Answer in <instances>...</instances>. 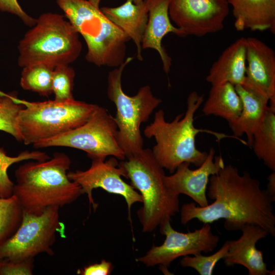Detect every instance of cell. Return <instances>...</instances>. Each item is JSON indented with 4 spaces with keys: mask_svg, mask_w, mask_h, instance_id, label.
I'll return each instance as SVG.
<instances>
[{
    "mask_svg": "<svg viewBox=\"0 0 275 275\" xmlns=\"http://www.w3.org/2000/svg\"><path fill=\"white\" fill-rule=\"evenodd\" d=\"M245 78L243 84L269 99L268 106L275 110V53L260 39L246 38Z\"/></svg>",
    "mask_w": 275,
    "mask_h": 275,
    "instance_id": "15",
    "label": "cell"
},
{
    "mask_svg": "<svg viewBox=\"0 0 275 275\" xmlns=\"http://www.w3.org/2000/svg\"><path fill=\"white\" fill-rule=\"evenodd\" d=\"M241 231L242 235L238 239L230 240L228 253L223 259L226 266L242 265L248 269L249 275H274V269H267L262 252L256 246L268 233L255 225H246Z\"/></svg>",
    "mask_w": 275,
    "mask_h": 275,
    "instance_id": "16",
    "label": "cell"
},
{
    "mask_svg": "<svg viewBox=\"0 0 275 275\" xmlns=\"http://www.w3.org/2000/svg\"><path fill=\"white\" fill-rule=\"evenodd\" d=\"M117 132L114 117L105 108L98 105L82 125L40 141L33 146L36 149L67 147L85 151L91 159L105 160L106 157L112 156L123 160L125 155L118 142Z\"/></svg>",
    "mask_w": 275,
    "mask_h": 275,
    "instance_id": "9",
    "label": "cell"
},
{
    "mask_svg": "<svg viewBox=\"0 0 275 275\" xmlns=\"http://www.w3.org/2000/svg\"><path fill=\"white\" fill-rule=\"evenodd\" d=\"M0 11L16 15L29 26H34L37 21L23 10L18 0H0Z\"/></svg>",
    "mask_w": 275,
    "mask_h": 275,
    "instance_id": "31",
    "label": "cell"
},
{
    "mask_svg": "<svg viewBox=\"0 0 275 275\" xmlns=\"http://www.w3.org/2000/svg\"><path fill=\"white\" fill-rule=\"evenodd\" d=\"M81 49L79 34L72 24L62 15L45 13L19 41L18 64L22 68L39 63L69 65Z\"/></svg>",
    "mask_w": 275,
    "mask_h": 275,
    "instance_id": "6",
    "label": "cell"
},
{
    "mask_svg": "<svg viewBox=\"0 0 275 275\" xmlns=\"http://www.w3.org/2000/svg\"><path fill=\"white\" fill-rule=\"evenodd\" d=\"M251 148L259 159L275 171V110L269 106L262 124L253 135Z\"/></svg>",
    "mask_w": 275,
    "mask_h": 275,
    "instance_id": "23",
    "label": "cell"
},
{
    "mask_svg": "<svg viewBox=\"0 0 275 275\" xmlns=\"http://www.w3.org/2000/svg\"><path fill=\"white\" fill-rule=\"evenodd\" d=\"M267 184L266 191L269 195V196L273 199L274 202L275 201V171L270 174L267 178Z\"/></svg>",
    "mask_w": 275,
    "mask_h": 275,
    "instance_id": "33",
    "label": "cell"
},
{
    "mask_svg": "<svg viewBox=\"0 0 275 275\" xmlns=\"http://www.w3.org/2000/svg\"><path fill=\"white\" fill-rule=\"evenodd\" d=\"M159 228L160 233L166 236L163 243L158 246L153 245L137 261L147 267L158 265L162 270L167 269L171 263L179 257L212 252L219 240L217 235L212 233L209 224H205L200 229L187 233L174 230L170 221Z\"/></svg>",
    "mask_w": 275,
    "mask_h": 275,
    "instance_id": "11",
    "label": "cell"
},
{
    "mask_svg": "<svg viewBox=\"0 0 275 275\" xmlns=\"http://www.w3.org/2000/svg\"><path fill=\"white\" fill-rule=\"evenodd\" d=\"M23 211L13 195L7 198L0 197V244L11 237L20 226Z\"/></svg>",
    "mask_w": 275,
    "mask_h": 275,
    "instance_id": "25",
    "label": "cell"
},
{
    "mask_svg": "<svg viewBox=\"0 0 275 275\" xmlns=\"http://www.w3.org/2000/svg\"><path fill=\"white\" fill-rule=\"evenodd\" d=\"M132 60V57L126 58L123 64L109 72L107 77V94L116 107L114 118L118 129L117 140L125 158L143 149L140 126L148 121L162 102L153 95L148 85L140 88L132 96L124 93L122 87V75L124 68Z\"/></svg>",
    "mask_w": 275,
    "mask_h": 275,
    "instance_id": "8",
    "label": "cell"
},
{
    "mask_svg": "<svg viewBox=\"0 0 275 275\" xmlns=\"http://www.w3.org/2000/svg\"><path fill=\"white\" fill-rule=\"evenodd\" d=\"M123 177L142 197L143 206L137 211L142 231L152 232L179 212V195L166 186L163 168L154 157L150 149L126 158L118 163Z\"/></svg>",
    "mask_w": 275,
    "mask_h": 275,
    "instance_id": "4",
    "label": "cell"
},
{
    "mask_svg": "<svg viewBox=\"0 0 275 275\" xmlns=\"http://www.w3.org/2000/svg\"><path fill=\"white\" fill-rule=\"evenodd\" d=\"M148 9V18L142 41V49L151 48L158 53L166 74L170 71L171 58L162 44L163 37L169 33L179 37L186 35L171 22L169 14V0H145Z\"/></svg>",
    "mask_w": 275,
    "mask_h": 275,
    "instance_id": "17",
    "label": "cell"
},
{
    "mask_svg": "<svg viewBox=\"0 0 275 275\" xmlns=\"http://www.w3.org/2000/svg\"><path fill=\"white\" fill-rule=\"evenodd\" d=\"M117 158L111 157L106 161L92 159L90 167L85 171L68 172V178L77 183L82 194H87L90 205L95 211L98 204L93 198L92 191L101 188L106 191L122 196L127 205L129 219L131 224L130 209L136 202L142 203V197L131 185L121 178L123 173Z\"/></svg>",
    "mask_w": 275,
    "mask_h": 275,
    "instance_id": "13",
    "label": "cell"
},
{
    "mask_svg": "<svg viewBox=\"0 0 275 275\" xmlns=\"http://www.w3.org/2000/svg\"><path fill=\"white\" fill-rule=\"evenodd\" d=\"M75 73L69 65H60L55 67L52 74V93L57 101L73 99V89Z\"/></svg>",
    "mask_w": 275,
    "mask_h": 275,
    "instance_id": "28",
    "label": "cell"
},
{
    "mask_svg": "<svg viewBox=\"0 0 275 275\" xmlns=\"http://www.w3.org/2000/svg\"><path fill=\"white\" fill-rule=\"evenodd\" d=\"M242 104L241 112L237 119L229 123L233 135L238 139L244 134L247 146L251 147L253 135L260 128L268 108L267 97L244 85L235 86Z\"/></svg>",
    "mask_w": 275,
    "mask_h": 275,
    "instance_id": "18",
    "label": "cell"
},
{
    "mask_svg": "<svg viewBox=\"0 0 275 275\" xmlns=\"http://www.w3.org/2000/svg\"><path fill=\"white\" fill-rule=\"evenodd\" d=\"M92 4L97 7H99L100 2L102 0H89Z\"/></svg>",
    "mask_w": 275,
    "mask_h": 275,
    "instance_id": "34",
    "label": "cell"
},
{
    "mask_svg": "<svg viewBox=\"0 0 275 275\" xmlns=\"http://www.w3.org/2000/svg\"><path fill=\"white\" fill-rule=\"evenodd\" d=\"M227 0H169V14L186 36L200 37L221 31L229 14Z\"/></svg>",
    "mask_w": 275,
    "mask_h": 275,
    "instance_id": "12",
    "label": "cell"
},
{
    "mask_svg": "<svg viewBox=\"0 0 275 275\" xmlns=\"http://www.w3.org/2000/svg\"><path fill=\"white\" fill-rule=\"evenodd\" d=\"M112 263L102 260L99 263L90 264L78 270L77 273L81 275H109L113 270Z\"/></svg>",
    "mask_w": 275,
    "mask_h": 275,
    "instance_id": "32",
    "label": "cell"
},
{
    "mask_svg": "<svg viewBox=\"0 0 275 275\" xmlns=\"http://www.w3.org/2000/svg\"><path fill=\"white\" fill-rule=\"evenodd\" d=\"M206 195L213 202L205 207L194 202L183 204L180 221L186 225L193 219L211 224L224 219L228 231L241 230L246 225H257L275 236L274 202L260 182L247 171L240 175L237 168L225 165L209 178Z\"/></svg>",
    "mask_w": 275,
    "mask_h": 275,
    "instance_id": "1",
    "label": "cell"
},
{
    "mask_svg": "<svg viewBox=\"0 0 275 275\" xmlns=\"http://www.w3.org/2000/svg\"><path fill=\"white\" fill-rule=\"evenodd\" d=\"M100 10L110 21L133 41L136 47L138 59L142 61V41L148 18L146 1L136 5L132 0H126L119 6L103 7Z\"/></svg>",
    "mask_w": 275,
    "mask_h": 275,
    "instance_id": "20",
    "label": "cell"
},
{
    "mask_svg": "<svg viewBox=\"0 0 275 275\" xmlns=\"http://www.w3.org/2000/svg\"><path fill=\"white\" fill-rule=\"evenodd\" d=\"M24 107L21 100L11 94H8L0 101V130L11 134L18 142H22V138L17 118Z\"/></svg>",
    "mask_w": 275,
    "mask_h": 275,
    "instance_id": "27",
    "label": "cell"
},
{
    "mask_svg": "<svg viewBox=\"0 0 275 275\" xmlns=\"http://www.w3.org/2000/svg\"><path fill=\"white\" fill-rule=\"evenodd\" d=\"M55 67L47 64L39 63L22 68L20 80L21 88L48 97L52 93L51 84Z\"/></svg>",
    "mask_w": 275,
    "mask_h": 275,
    "instance_id": "24",
    "label": "cell"
},
{
    "mask_svg": "<svg viewBox=\"0 0 275 275\" xmlns=\"http://www.w3.org/2000/svg\"><path fill=\"white\" fill-rule=\"evenodd\" d=\"M8 94H6L0 91V101L3 99V97L7 96Z\"/></svg>",
    "mask_w": 275,
    "mask_h": 275,
    "instance_id": "35",
    "label": "cell"
},
{
    "mask_svg": "<svg viewBox=\"0 0 275 275\" xmlns=\"http://www.w3.org/2000/svg\"><path fill=\"white\" fill-rule=\"evenodd\" d=\"M230 244V240H227L223 246L214 254L203 256H184L180 261V265L184 267H191L200 275H211L214 268L218 261L223 259L227 255Z\"/></svg>",
    "mask_w": 275,
    "mask_h": 275,
    "instance_id": "29",
    "label": "cell"
},
{
    "mask_svg": "<svg viewBox=\"0 0 275 275\" xmlns=\"http://www.w3.org/2000/svg\"><path fill=\"white\" fill-rule=\"evenodd\" d=\"M71 164L66 154L56 152L47 160L25 162L16 170L13 195L23 212L38 215L49 207L70 204L82 195L80 186L68 177Z\"/></svg>",
    "mask_w": 275,
    "mask_h": 275,
    "instance_id": "2",
    "label": "cell"
},
{
    "mask_svg": "<svg viewBox=\"0 0 275 275\" xmlns=\"http://www.w3.org/2000/svg\"><path fill=\"white\" fill-rule=\"evenodd\" d=\"M144 0H132L133 3L136 5L141 4Z\"/></svg>",
    "mask_w": 275,
    "mask_h": 275,
    "instance_id": "36",
    "label": "cell"
},
{
    "mask_svg": "<svg viewBox=\"0 0 275 275\" xmlns=\"http://www.w3.org/2000/svg\"><path fill=\"white\" fill-rule=\"evenodd\" d=\"M203 101V95L193 91L187 97L184 116L183 114H179L172 121L167 122L163 111L159 109L155 113L153 122L144 130L146 138H153L155 140L156 144L151 150L154 157L163 169L171 174L183 162H188L198 167L204 161L208 152L201 151L197 148L196 144V136L201 132L215 136L217 141L232 138L241 143L243 142L234 135L195 127V114Z\"/></svg>",
    "mask_w": 275,
    "mask_h": 275,
    "instance_id": "3",
    "label": "cell"
},
{
    "mask_svg": "<svg viewBox=\"0 0 275 275\" xmlns=\"http://www.w3.org/2000/svg\"><path fill=\"white\" fill-rule=\"evenodd\" d=\"M17 125L28 145L74 129L85 123L98 105L72 99L30 102L21 100Z\"/></svg>",
    "mask_w": 275,
    "mask_h": 275,
    "instance_id": "7",
    "label": "cell"
},
{
    "mask_svg": "<svg viewBox=\"0 0 275 275\" xmlns=\"http://www.w3.org/2000/svg\"><path fill=\"white\" fill-rule=\"evenodd\" d=\"M59 206H51L36 215L23 212L21 223L14 234L0 244V259L34 258L41 253L54 255L52 246L62 228Z\"/></svg>",
    "mask_w": 275,
    "mask_h": 275,
    "instance_id": "10",
    "label": "cell"
},
{
    "mask_svg": "<svg viewBox=\"0 0 275 275\" xmlns=\"http://www.w3.org/2000/svg\"><path fill=\"white\" fill-rule=\"evenodd\" d=\"M68 21L85 40L86 60L98 66L117 67L126 59L130 40L89 0H57Z\"/></svg>",
    "mask_w": 275,
    "mask_h": 275,
    "instance_id": "5",
    "label": "cell"
},
{
    "mask_svg": "<svg viewBox=\"0 0 275 275\" xmlns=\"http://www.w3.org/2000/svg\"><path fill=\"white\" fill-rule=\"evenodd\" d=\"M246 38L241 37L227 47L212 65L206 81L212 86L229 82L242 85L245 78Z\"/></svg>",
    "mask_w": 275,
    "mask_h": 275,
    "instance_id": "19",
    "label": "cell"
},
{
    "mask_svg": "<svg viewBox=\"0 0 275 275\" xmlns=\"http://www.w3.org/2000/svg\"><path fill=\"white\" fill-rule=\"evenodd\" d=\"M49 158L45 152L28 150L21 152L16 156H9L3 148H0V197L7 198L13 195L14 183L7 173L8 168L12 164L24 160L42 161Z\"/></svg>",
    "mask_w": 275,
    "mask_h": 275,
    "instance_id": "26",
    "label": "cell"
},
{
    "mask_svg": "<svg viewBox=\"0 0 275 275\" xmlns=\"http://www.w3.org/2000/svg\"><path fill=\"white\" fill-rule=\"evenodd\" d=\"M232 8L238 31H270L275 33V0H227Z\"/></svg>",
    "mask_w": 275,
    "mask_h": 275,
    "instance_id": "21",
    "label": "cell"
},
{
    "mask_svg": "<svg viewBox=\"0 0 275 275\" xmlns=\"http://www.w3.org/2000/svg\"><path fill=\"white\" fill-rule=\"evenodd\" d=\"M34 258L0 259V275H32Z\"/></svg>",
    "mask_w": 275,
    "mask_h": 275,
    "instance_id": "30",
    "label": "cell"
},
{
    "mask_svg": "<svg viewBox=\"0 0 275 275\" xmlns=\"http://www.w3.org/2000/svg\"><path fill=\"white\" fill-rule=\"evenodd\" d=\"M242 108V101L235 86L227 82L212 86L202 112L206 116L220 117L229 123L238 118Z\"/></svg>",
    "mask_w": 275,
    "mask_h": 275,
    "instance_id": "22",
    "label": "cell"
},
{
    "mask_svg": "<svg viewBox=\"0 0 275 275\" xmlns=\"http://www.w3.org/2000/svg\"><path fill=\"white\" fill-rule=\"evenodd\" d=\"M214 155L215 151L211 148L204 161L195 170L189 168L188 162L181 163L173 174L164 176L166 186L177 195L189 197L200 207L207 206L206 192L209 178L225 166L222 156Z\"/></svg>",
    "mask_w": 275,
    "mask_h": 275,
    "instance_id": "14",
    "label": "cell"
}]
</instances>
